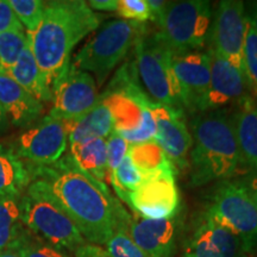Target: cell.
I'll return each mask as SVG.
<instances>
[{"label":"cell","mask_w":257,"mask_h":257,"mask_svg":"<svg viewBox=\"0 0 257 257\" xmlns=\"http://www.w3.org/2000/svg\"><path fill=\"white\" fill-rule=\"evenodd\" d=\"M68 131V143L76 144L94 138H107L113 131V118L107 105L98 99L96 104L79 119L64 121Z\"/></svg>","instance_id":"obj_20"},{"label":"cell","mask_w":257,"mask_h":257,"mask_svg":"<svg viewBox=\"0 0 257 257\" xmlns=\"http://www.w3.org/2000/svg\"><path fill=\"white\" fill-rule=\"evenodd\" d=\"M246 34L245 5L239 0H223L212 16L208 49L243 70V49ZM244 72V70H243Z\"/></svg>","instance_id":"obj_10"},{"label":"cell","mask_w":257,"mask_h":257,"mask_svg":"<svg viewBox=\"0 0 257 257\" xmlns=\"http://www.w3.org/2000/svg\"><path fill=\"white\" fill-rule=\"evenodd\" d=\"M28 43L29 38L25 30L0 34V68L5 72L11 69Z\"/></svg>","instance_id":"obj_28"},{"label":"cell","mask_w":257,"mask_h":257,"mask_svg":"<svg viewBox=\"0 0 257 257\" xmlns=\"http://www.w3.org/2000/svg\"><path fill=\"white\" fill-rule=\"evenodd\" d=\"M0 105L9 123L17 127L30 126L41 118L44 105L21 87L4 69L0 68Z\"/></svg>","instance_id":"obj_18"},{"label":"cell","mask_w":257,"mask_h":257,"mask_svg":"<svg viewBox=\"0 0 257 257\" xmlns=\"http://www.w3.org/2000/svg\"><path fill=\"white\" fill-rule=\"evenodd\" d=\"M67 147L66 123L50 114L28 126L11 146L16 155L28 167L53 165L66 154Z\"/></svg>","instance_id":"obj_9"},{"label":"cell","mask_w":257,"mask_h":257,"mask_svg":"<svg viewBox=\"0 0 257 257\" xmlns=\"http://www.w3.org/2000/svg\"><path fill=\"white\" fill-rule=\"evenodd\" d=\"M244 185L248 188L250 195H251L252 200L255 202V206L257 208V173H253L251 178H250L246 182H244Z\"/></svg>","instance_id":"obj_39"},{"label":"cell","mask_w":257,"mask_h":257,"mask_svg":"<svg viewBox=\"0 0 257 257\" xmlns=\"http://www.w3.org/2000/svg\"><path fill=\"white\" fill-rule=\"evenodd\" d=\"M130 218L131 216L121 219L105 243V251L110 257H146L128 233Z\"/></svg>","instance_id":"obj_27"},{"label":"cell","mask_w":257,"mask_h":257,"mask_svg":"<svg viewBox=\"0 0 257 257\" xmlns=\"http://www.w3.org/2000/svg\"><path fill=\"white\" fill-rule=\"evenodd\" d=\"M25 30L10 5L9 0H0V34Z\"/></svg>","instance_id":"obj_35"},{"label":"cell","mask_w":257,"mask_h":257,"mask_svg":"<svg viewBox=\"0 0 257 257\" xmlns=\"http://www.w3.org/2000/svg\"><path fill=\"white\" fill-rule=\"evenodd\" d=\"M0 257H21L16 251H11V250H8V251H0Z\"/></svg>","instance_id":"obj_42"},{"label":"cell","mask_w":257,"mask_h":257,"mask_svg":"<svg viewBox=\"0 0 257 257\" xmlns=\"http://www.w3.org/2000/svg\"><path fill=\"white\" fill-rule=\"evenodd\" d=\"M10 5L23 25L27 34L35 31L43 17L44 3L42 0H9Z\"/></svg>","instance_id":"obj_29"},{"label":"cell","mask_w":257,"mask_h":257,"mask_svg":"<svg viewBox=\"0 0 257 257\" xmlns=\"http://www.w3.org/2000/svg\"><path fill=\"white\" fill-rule=\"evenodd\" d=\"M147 3L148 5H149L150 15H152L150 21H152L154 24L157 25L161 17H162L163 12H165L168 2H163V0H147Z\"/></svg>","instance_id":"obj_37"},{"label":"cell","mask_w":257,"mask_h":257,"mask_svg":"<svg viewBox=\"0 0 257 257\" xmlns=\"http://www.w3.org/2000/svg\"><path fill=\"white\" fill-rule=\"evenodd\" d=\"M150 111L156 123L155 141L176 169H187L193 141L186 124L185 111L155 101L150 104Z\"/></svg>","instance_id":"obj_14"},{"label":"cell","mask_w":257,"mask_h":257,"mask_svg":"<svg viewBox=\"0 0 257 257\" xmlns=\"http://www.w3.org/2000/svg\"><path fill=\"white\" fill-rule=\"evenodd\" d=\"M118 134V133H117ZM121 137L124 138L126 142L130 144H138V143H144L149 142V141H154L156 138V123L154 119L152 111L149 110L144 114L143 121L141 124V126L133 131H124V133H119Z\"/></svg>","instance_id":"obj_34"},{"label":"cell","mask_w":257,"mask_h":257,"mask_svg":"<svg viewBox=\"0 0 257 257\" xmlns=\"http://www.w3.org/2000/svg\"><path fill=\"white\" fill-rule=\"evenodd\" d=\"M21 257H69L62 250H59L30 233L16 250Z\"/></svg>","instance_id":"obj_31"},{"label":"cell","mask_w":257,"mask_h":257,"mask_svg":"<svg viewBox=\"0 0 257 257\" xmlns=\"http://www.w3.org/2000/svg\"><path fill=\"white\" fill-rule=\"evenodd\" d=\"M206 213L242 240L248 255L257 250V208L240 181L225 180L211 195Z\"/></svg>","instance_id":"obj_8"},{"label":"cell","mask_w":257,"mask_h":257,"mask_svg":"<svg viewBox=\"0 0 257 257\" xmlns=\"http://www.w3.org/2000/svg\"><path fill=\"white\" fill-rule=\"evenodd\" d=\"M173 69L184 110L193 115L204 112L211 85V61L207 51L173 55Z\"/></svg>","instance_id":"obj_13"},{"label":"cell","mask_w":257,"mask_h":257,"mask_svg":"<svg viewBox=\"0 0 257 257\" xmlns=\"http://www.w3.org/2000/svg\"><path fill=\"white\" fill-rule=\"evenodd\" d=\"M246 255L242 240L212 219L206 212L198 219L184 252V257H245Z\"/></svg>","instance_id":"obj_15"},{"label":"cell","mask_w":257,"mask_h":257,"mask_svg":"<svg viewBox=\"0 0 257 257\" xmlns=\"http://www.w3.org/2000/svg\"><path fill=\"white\" fill-rule=\"evenodd\" d=\"M6 73L22 88L25 89L29 94L34 96L36 100L42 102L43 105L53 100V93L44 81L43 75H42L40 67H38L29 43L22 51L21 56L15 63V66Z\"/></svg>","instance_id":"obj_21"},{"label":"cell","mask_w":257,"mask_h":257,"mask_svg":"<svg viewBox=\"0 0 257 257\" xmlns=\"http://www.w3.org/2000/svg\"><path fill=\"white\" fill-rule=\"evenodd\" d=\"M207 54L211 61V85L205 111L219 110L230 104L237 105L250 96L249 83L243 70L236 68L213 50L207 49Z\"/></svg>","instance_id":"obj_16"},{"label":"cell","mask_w":257,"mask_h":257,"mask_svg":"<svg viewBox=\"0 0 257 257\" xmlns=\"http://www.w3.org/2000/svg\"><path fill=\"white\" fill-rule=\"evenodd\" d=\"M143 179L144 176L142 173L134 166L130 157L126 155L119 167L108 176L107 181L114 189L117 197L125 204H127L128 195L136 191L138 186L142 184Z\"/></svg>","instance_id":"obj_26"},{"label":"cell","mask_w":257,"mask_h":257,"mask_svg":"<svg viewBox=\"0 0 257 257\" xmlns=\"http://www.w3.org/2000/svg\"><path fill=\"white\" fill-rule=\"evenodd\" d=\"M115 14L125 21L138 23H147L152 18L147 0H119Z\"/></svg>","instance_id":"obj_33"},{"label":"cell","mask_w":257,"mask_h":257,"mask_svg":"<svg viewBox=\"0 0 257 257\" xmlns=\"http://www.w3.org/2000/svg\"><path fill=\"white\" fill-rule=\"evenodd\" d=\"M74 257H110L101 246L86 243L74 252Z\"/></svg>","instance_id":"obj_36"},{"label":"cell","mask_w":257,"mask_h":257,"mask_svg":"<svg viewBox=\"0 0 257 257\" xmlns=\"http://www.w3.org/2000/svg\"><path fill=\"white\" fill-rule=\"evenodd\" d=\"M178 226L175 217L169 219H148L135 214L130 218L128 233L146 257H173Z\"/></svg>","instance_id":"obj_17"},{"label":"cell","mask_w":257,"mask_h":257,"mask_svg":"<svg viewBox=\"0 0 257 257\" xmlns=\"http://www.w3.org/2000/svg\"><path fill=\"white\" fill-rule=\"evenodd\" d=\"M53 106L48 114L63 121L86 114L99 99L98 87L91 74L76 68L72 62L53 86Z\"/></svg>","instance_id":"obj_11"},{"label":"cell","mask_w":257,"mask_h":257,"mask_svg":"<svg viewBox=\"0 0 257 257\" xmlns=\"http://www.w3.org/2000/svg\"><path fill=\"white\" fill-rule=\"evenodd\" d=\"M134 50L138 78L148 95L159 104L184 110L173 69V53L161 32L148 28L138 38Z\"/></svg>","instance_id":"obj_6"},{"label":"cell","mask_w":257,"mask_h":257,"mask_svg":"<svg viewBox=\"0 0 257 257\" xmlns=\"http://www.w3.org/2000/svg\"><path fill=\"white\" fill-rule=\"evenodd\" d=\"M118 2L119 0H91L87 4L93 11H102V12H117Z\"/></svg>","instance_id":"obj_38"},{"label":"cell","mask_w":257,"mask_h":257,"mask_svg":"<svg viewBox=\"0 0 257 257\" xmlns=\"http://www.w3.org/2000/svg\"><path fill=\"white\" fill-rule=\"evenodd\" d=\"M19 201L24 225L43 242L70 252L87 243L41 180L32 179Z\"/></svg>","instance_id":"obj_5"},{"label":"cell","mask_w":257,"mask_h":257,"mask_svg":"<svg viewBox=\"0 0 257 257\" xmlns=\"http://www.w3.org/2000/svg\"><path fill=\"white\" fill-rule=\"evenodd\" d=\"M31 180L46 185L50 195L78 227L86 242L105 245L126 210L111 194L107 185H100L83 174L68 154L50 166L28 167Z\"/></svg>","instance_id":"obj_1"},{"label":"cell","mask_w":257,"mask_h":257,"mask_svg":"<svg viewBox=\"0 0 257 257\" xmlns=\"http://www.w3.org/2000/svg\"><path fill=\"white\" fill-rule=\"evenodd\" d=\"M127 156L143 176L159 174V173L178 172L176 167L167 157L166 153L155 140L144 143L131 144L128 147Z\"/></svg>","instance_id":"obj_25"},{"label":"cell","mask_w":257,"mask_h":257,"mask_svg":"<svg viewBox=\"0 0 257 257\" xmlns=\"http://www.w3.org/2000/svg\"><path fill=\"white\" fill-rule=\"evenodd\" d=\"M69 155L83 174L100 185L107 181V155L105 138L69 144Z\"/></svg>","instance_id":"obj_22"},{"label":"cell","mask_w":257,"mask_h":257,"mask_svg":"<svg viewBox=\"0 0 257 257\" xmlns=\"http://www.w3.org/2000/svg\"><path fill=\"white\" fill-rule=\"evenodd\" d=\"M243 70L249 87L257 93V32L248 19L243 49Z\"/></svg>","instance_id":"obj_30"},{"label":"cell","mask_w":257,"mask_h":257,"mask_svg":"<svg viewBox=\"0 0 257 257\" xmlns=\"http://www.w3.org/2000/svg\"><path fill=\"white\" fill-rule=\"evenodd\" d=\"M192 149L189 184L200 187L225 181L243 166L233 130L231 112L226 108L200 112L192 119Z\"/></svg>","instance_id":"obj_3"},{"label":"cell","mask_w":257,"mask_h":257,"mask_svg":"<svg viewBox=\"0 0 257 257\" xmlns=\"http://www.w3.org/2000/svg\"><path fill=\"white\" fill-rule=\"evenodd\" d=\"M148 28L146 23L125 19L106 22L80 48L70 62L78 69L91 74L98 87H101Z\"/></svg>","instance_id":"obj_4"},{"label":"cell","mask_w":257,"mask_h":257,"mask_svg":"<svg viewBox=\"0 0 257 257\" xmlns=\"http://www.w3.org/2000/svg\"><path fill=\"white\" fill-rule=\"evenodd\" d=\"M31 182L28 166L16 155L11 147L0 144V198L23 195Z\"/></svg>","instance_id":"obj_23"},{"label":"cell","mask_w":257,"mask_h":257,"mask_svg":"<svg viewBox=\"0 0 257 257\" xmlns=\"http://www.w3.org/2000/svg\"><path fill=\"white\" fill-rule=\"evenodd\" d=\"M8 124H9L8 117H6L3 106L0 105V133H2V131H4V128L6 127V125Z\"/></svg>","instance_id":"obj_41"},{"label":"cell","mask_w":257,"mask_h":257,"mask_svg":"<svg viewBox=\"0 0 257 257\" xmlns=\"http://www.w3.org/2000/svg\"><path fill=\"white\" fill-rule=\"evenodd\" d=\"M130 144L117 134L112 131L110 136L106 138V155H107V179L123 162L124 157L127 155Z\"/></svg>","instance_id":"obj_32"},{"label":"cell","mask_w":257,"mask_h":257,"mask_svg":"<svg viewBox=\"0 0 257 257\" xmlns=\"http://www.w3.org/2000/svg\"><path fill=\"white\" fill-rule=\"evenodd\" d=\"M245 16L246 19L249 21V23L252 25V28L255 29L257 32V2H252L249 4V10H245Z\"/></svg>","instance_id":"obj_40"},{"label":"cell","mask_w":257,"mask_h":257,"mask_svg":"<svg viewBox=\"0 0 257 257\" xmlns=\"http://www.w3.org/2000/svg\"><path fill=\"white\" fill-rule=\"evenodd\" d=\"M243 166L257 173V105L248 96L231 113Z\"/></svg>","instance_id":"obj_19"},{"label":"cell","mask_w":257,"mask_h":257,"mask_svg":"<svg viewBox=\"0 0 257 257\" xmlns=\"http://www.w3.org/2000/svg\"><path fill=\"white\" fill-rule=\"evenodd\" d=\"M101 19V16L82 0L44 3L41 23L36 30L28 34V38L44 81L50 89L69 66L74 48L100 27Z\"/></svg>","instance_id":"obj_2"},{"label":"cell","mask_w":257,"mask_h":257,"mask_svg":"<svg viewBox=\"0 0 257 257\" xmlns=\"http://www.w3.org/2000/svg\"><path fill=\"white\" fill-rule=\"evenodd\" d=\"M211 22L210 2L184 0L168 2L157 27L173 55H184L205 47Z\"/></svg>","instance_id":"obj_7"},{"label":"cell","mask_w":257,"mask_h":257,"mask_svg":"<svg viewBox=\"0 0 257 257\" xmlns=\"http://www.w3.org/2000/svg\"><path fill=\"white\" fill-rule=\"evenodd\" d=\"M175 176L176 173L172 172L144 176L142 184L128 195L127 206L148 219L174 218L180 207Z\"/></svg>","instance_id":"obj_12"},{"label":"cell","mask_w":257,"mask_h":257,"mask_svg":"<svg viewBox=\"0 0 257 257\" xmlns=\"http://www.w3.org/2000/svg\"><path fill=\"white\" fill-rule=\"evenodd\" d=\"M21 198H0V251H16L31 231L22 220Z\"/></svg>","instance_id":"obj_24"}]
</instances>
